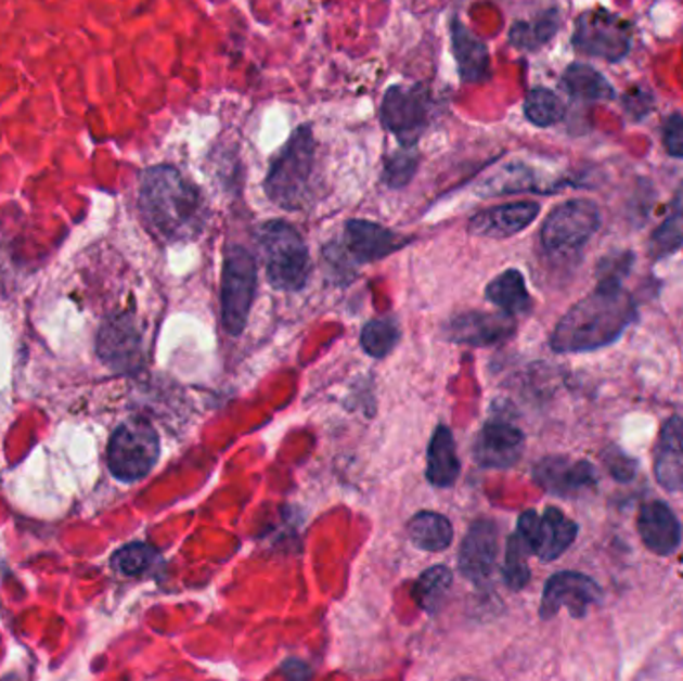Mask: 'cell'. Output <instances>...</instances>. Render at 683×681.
<instances>
[{
    "label": "cell",
    "mask_w": 683,
    "mask_h": 681,
    "mask_svg": "<svg viewBox=\"0 0 683 681\" xmlns=\"http://www.w3.org/2000/svg\"><path fill=\"white\" fill-rule=\"evenodd\" d=\"M635 318L637 308L620 280H600L597 288L557 322L550 344L559 354L592 352L620 340Z\"/></svg>",
    "instance_id": "6da1fadb"
},
{
    "label": "cell",
    "mask_w": 683,
    "mask_h": 681,
    "mask_svg": "<svg viewBox=\"0 0 683 681\" xmlns=\"http://www.w3.org/2000/svg\"><path fill=\"white\" fill-rule=\"evenodd\" d=\"M139 206L152 234L166 242L196 239L206 222L203 192L175 166H152L142 172Z\"/></svg>",
    "instance_id": "7a4b0ae2"
},
{
    "label": "cell",
    "mask_w": 683,
    "mask_h": 681,
    "mask_svg": "<svg viewBox=\"0 0 683 681\" xmlns=\"http://www.w3.org/2000/svg\"><path fill=\"white\" fill-rule=\"evenodd\" d=\"M317 163V144L312 128H298L279 152L265 180L268 198L284 210H302L314 192L312 177Z\"/></svg>",
    "instance_id": "3957f363"
},
{
    "label": "cell",
    "mask_w": 683,
    "mask_h": 681,
    "mask_svg": "<svg viewBox=\"0 0 683 681\" xmlns=\"http://www.w3.org/2000/svg\"><path fill=\"white\" fill-rule=\"evenodd\" d=\"M268 282L279 291H300L310 274V256L296 228L270 220L258 230Z\"/></svg>",
    "instance_id": "277c9868"
},
{
    "label": "cell",
    "mask_w": 683,
    "mask_h": 681,
    "mask_svg": "<svg viewBox=\"0 0 683 681\" xmlns=\"http://www.w3.org/2000/svg\"><path fill=\"white\" fill-rule=\"evenodd\" d=\"M160 455V440L146 420H128L114 429L108 444V467L114 478L137 481L151 472Z\"/></svg>",
    "instance_id": "5b68a950"
},
{
    "label": "cell",
    "mask_w": 683,
    "mask_h": 681,
    "mask_svg": "<svg viewBox=\"0 0 683 681\" xmlns=\"http://www.w3.org/2000/svg\"><path fill=\"white\" fill-rule=\"evenodd\" d=\"M431 113V94L426 85H396L386 90L379 118L404 149H414L420 134L428 127Z\"/></svg>",
    "instance_id": "8992f818"
},
{
    "label": "cell",
    "mask_w": 683,
    "mask_h": 681,
    "mask_svg": "<svg viewBox=\"0 0 683 681\" xmlns=\"http://www.w3.org/2000/svg\"><path fill=\"white\" fill-rule=\"evenodd\" d=\"M258 268L253 254L242 246L228 248L222 270V320L228 334L239 336L253 306Z\"/></svg>",
    "instance_id": "52a82bcc"
},
{
    "label": "cell",
    "mask_w": 683,
    "mask_h": 681,
    "mask_svg": "<svg viewBox=\"0 0 683 681\" xmlns=\"http://www.w3.org/2000/svg\"><path fill=\"white\" fill-rule=\"evenodd\" d=\"M571 42L582 54L618 63L630 52L632 30L620 16L604 9H594L578 18Z\"/></svg>",
    "instance_id": "ba28073f"
},
{
    "label": "cell",
    "mask_w": 683,
    "mask_h": 681,
    "mask_svg": "<svg viewBox=\"0 0 683 681\" xmlns=\"http://www.w3.org/2000/svg\"><path fill=\"white\" fill-rule=\"evenodd\" d=\"M600 228V210L592 201L576 198L557 206L545 218L542 244L550 253H571L582 248Z\"/></svg>",
    "instance_id": "9c48e42d"
},
{
    "label": "cell",
    "mask_w": 683,
    "mask_h": 681,
    "mask_svg": "<svg viewBox=\"0 0 683 681\" xmlns=\"http://www.w3.org/2000/svg\"><path fill=\"white\" fill-rule=\"evenodd\" d=\"M518 534L528 543L531 554L544 562H554L574 543L578 526L557 507H547L542 516L528 510L519 516Z\"/></svg>",
    "instance_id": "30bf717a"
},
{
    "label": "cell",
    "mask_w": 683,
    "mask_h": 681,
    "mask_svg": "<svg viewBox=\"0 0 683 681\" xmlns=\"http://www.w3.org/2000/svg\"><path fill=\"white\" fill-rule=\"evenodd\" d=\"M602 602V590L590 576L578 571H559L545 581L544 595L540 604V616L554 618L566 607L571 618H585L588 609Z\"/></svg>",
    "instance_id": "8fae6325"
},
{
    "label": "cell",
    "mask_w": 683,
    "mask_h": 681,
    "mask_svg": "<svg viewBox=\"0 0 683 681\" xmlns=\"http://www.w3.org/2000/svg\"><path fill=\"white\" fill-rule=\"evenodd\" d=\"M533 478L545 492L559 498H578L595 490L597 472L585 460H569L564 455H547L533 467Z\"/></svg>",
    "instance_id": "7c38bea8"
},
{
    "label": "cell",
    "mask_w": 683,
    "mask_h": 681,
    "mask_svg": "<svg viewBox=\"0 0 683 681\" xmlns=\"http://www.w3.org/2000/svg\"><path fill=\"white\" fill-rule=\"evenodd\" d=\"M516 330V322L506 312H466L455 316L443 329L446 338L468 346H493L506 342Z\"/></svg>",
    "instance_id": "4fadbf2b"
},
{
    "label": "cell",
    "mask_w": 683,
    "mask_h": 681,
    "mask_svg": "<svg viewBox=\"0 0 683 681\" xmlns=\"http://www.w3.org/2000/svg\"><path fill=\"white\" fill-rule=\"evenodd\" d=\"M498 560V528L490 519H478L469 526L460 548L458 566L464 578L481 586L490 580Z\"/></svg>",
    "instance_id": "5bb4252c"
},
{
    "label": "cell",
    "mask_w": 683,
    "mask_h": 681,
    "mask_svg": "<svg viewBox=\"0 0 683 681\" xmlns=\"http://www.w3.org/2000/svg\"><path fill=\"white\" fill-rule=\"evenodd\" d=\"M524 442L521 429L506 420H490L476 438L474 455L480 466L504 470L514 466L521 458Z\"/></svg>",
    "instance_id": "9a60e30c"
},
{
    "label": "cell",
    "mask_w": 683,
    "mask_h": 681,
    "mask_svg": "<svg viewBox=\"0 0 683 681\" xmlns=\"http://www.w3.org/2000/svg\"><path fill=\"white\" fill-rule=\"evenodd\" d=\"M404 244L405 239L398 236L388 228L368 220H350L344 228L342 248L344 254L350 256L358 265H366L396 253Z\"/></svg>",
    "instance_id": "2e32d148"
},
{
    "label": "cell",
    "mask_w": 683,
    "mask_h": 681,
    "mask_svg": "<svg viewBox=\"0 0 683 681\" xmlns=\"http://www.w3.org/2000/svg\"><path fill=\"white\" fill-rule=\"evenodd\" d=\"M642 542L654 554L670 555L682 543V524L666 502H647L637 514Z\"/></svg>",
    "instance_id": "e0dca14e"
},
{
    "label": "cell",
    "mask_w": 683,
    "mask_h": 681,
    "mask_svg": "<svg viewBox=\"0 0 683 681\" xmlns=\"http://www.w3.org/2000/svg\"><path fill=\"white\" fill-rule=\"evenodd\" d=\"M540 215V204L524 203L502 204L488 208L469 220V232L486 239H507L530 227Z\"/></svg>",
    "instance_id": "ac0fdd59"
},
{
    "label": "cell",
    "mask_w": 683,
    "mask_h": 681,
    "mask_svg": "<svg viewBox=\"0 0 683 681\" xmlns=\"http://www.w3.org/2000/svg\"><path fill=\"white\" fill-rule=\"evenodd\" d=\"M654 474L661 488L683 492V417H671L659 432Z\"/></svg>",
    "instance_id": "d6986e66"
},
{
    "label": "cell",
    "mask_w": 683,
    "mask_h": 681,
    "mask_svg": "<svg viewBox=\"0 0 683 681\" xmlns=\"http://www.w3.org/2000/svg\"><path fill=\"white\" fill-rule=\"evenodd\" d=\"M455 63L464 82H484L490 78V52L460 21L452 23Z\"/></svg>",
    "instance_id": "ffe728a7"
},
{
    "label": "cell",
    "mask_w": 683,
    "mask_h": 681,
    "mask_svg": "<svg viewBox=\"0 0 683 681\" xmlns=\"http://www.w3.org/2000/svg\"><path fill=\"white\" fill-rule=\"evenodd\" d=\"M426 476L438 488L454 486L455 479L460 476V460L455 454L454 436L446 426H440L431 436Z\"/></svg>",
    "instance_id": "44dd1931"
},
{
    "label": "cell",
    "mask_w": 683,
    "mask_h": 681,
    "mask_svg": "<svg viewBox=\"0 0 683 681\" xmlns=\"http://www.w3.org/2000/svg\"><path fill=\"white\" fill-rule=\"evenodd\" d=\"M486 296L506 314H524L530 310L531 300L526 280L518 270H506L493 278L486 288Z\"/></svg>",
    "instance_id": "7402d4cb"
},
{
    "label": "cell",
    "mask_w": 683,
    "mask_h": 681,
    "mask_svg": "<svg viewBox=\"0 0 683 681\" xmlns=\"http://www.w3.org/2000/svg\"><path fill=\"white\" fill-rule=\"evenodd\" d=\"M410 540L424 552H442L454 538L448 517L434 512H420L408 524Z\"/></svg>",
    "instance_id": "603a6c76"
},
{
    "label": "cell",
    "mask_w": 683,
    "mask_h": 681,
    "mask_svg": "<svg viewBox=\"0 0 683 681\" xmlns=\"http://www.w3.org/2000/svg\"><path fill=\"white\" fill-rule=\"evenodd\" d=\"M562 85L580 101H611L616 97V90L606 78L588 64H569L562 76Z\"/></svg>",
    "instance_id": "cb8c5ba5"
},
{
    "label": "cell",
    "mask_w": 683,
    "mask_h": 681,
    "mask_svg": "<svg viewBox=\"0 0 683 681\" xmlns=\"http://www.w3.org/2000/svg\"><path fill=\"white\" fill-rule=\"evenodd\" d=\"M683 246V184L670 204V215L649 239V256L661 260Z\"/></svg>",
    "instance_id": "d4e9b609"
},
{
    "label": "cell",
    "mask_w": 683,
    "mask_h": 681,
    "mask_svg": "<svg viewBox=\"0 0 683 681\" xmlns=\"http://www.w3.org/2000/svg\"><path fill=\"white\" fill-rule=\"evenodd\" d=\"M139 334L127 318L111 322L101 336V352L118 364L132 362L139 354Z\"/></svg>",
    "instance_id": "484cf974"
},
{
    "label": "cell",
    "mask_w": 683,
    "mask_h": 681,
    "mask_svg": "<svg viewBox=\"0 0 683 681\" xmlns=\"http://www.w3.org/2000/svg\"><path fill=\"white\" fill-rule=\"evenodd\" d=\"M557 26H559V14L557 11H547L533 21H521L512 26L510 42L518 49L536 51L554 38Z\"/></svg>",
    "instance_id": "4316f807"
},
{
    "label": "cell",
    "mask_w": 683,
    "mask_h": 681,
    "mask_svg": "<svg viewBox=\"0 0 683 681\" xmlns=\"http://www.w3.org/2000/svg\"><path fill=\"white\" fill-rule=\"evenodd\" d=\"M452 586V571L446 566H434L426 569L414 588V598L417 606L434 614L438 607L442 606L446 595Z\"/></svg>",
    "instance_id": "83f0119b"
},
{
    "label": "cell",
    "mask_w": 683,
    "mask_h": 681,
    "mask_svg": "<svg viewBox=\"0 0 683 681\" xmlns=\"http://www.w3.org/2000/svg\"><path fill=\"white\" fill-rule=\"evenodd\" d=\"M524 113L536 127H554L564 118V104L552 90L533 89L526 97Z\"/></svg>",
    "instance_id": "f1b7e54d"
},
{
    "label": "cell",
    "mask_w": 683,
    "mask_h": 681,
    "mask_svg": "<svg viewBox=\"0 0 683 681\" xmlns=\"http://www.w3.org/2000/svg\"><path fill=\"white\" fill-rule=\"evenodd\" d=\"M398 338H400L398 326L394 320H388V318L368 322L360 334L362 348L374 358H386L388 354L392 352Z\"/></svg>",
    "instance_id": "f546056e"
},
{
    "label": "cell",
    "mask_w": 683,
    "mask_h": 681,
    "mask_svg": "<svg viewBox=\"0 0 683 681\" xmlns=\"http://www.w3.org/2000/svg\"><path fill=\"white\" fill-rule=\"evenodd\" d=\"M528 543L518 531L510 536L506 548V562H504V580L512 590H521L530 581V568H528Z\"/></svg>",
    "instance_id": "4dcf8cb0"
},
{
    "label": "cell",
    "mask_w": 683,
    "mask_h": 681,
    "mask_svg": "<svg viewBox=\"0 0 683 681\" xmlns=\"http://www.w3.org/2000/svg\"><path fill=\"white\" fill-rule=\"evenodd\" d=\"M154 557H156V552L149 543L134 542L120 548L113 555L111 564L123 576H140L142 571L151 568Z\"/></svg>",
    "instance_id": "1f68e13d"
},
{
    "label": "cell",
    "mask_w": 683,
    "mask_h": 681,
    "mask_svg": "<svg viewBox=\"0 0 683 681\" xmlns=\"http://www.w3.org/2000/svg\"><path fill=\"white\" fill-rule=\"evenodd\" d=\"M412 151L414 149L402 146V151L390 156V160L386 163V168H384V180L388 187L402 189L412 180L417 168V156Z\"/></svg>",
    "instance_id": "d6a6232c"
},
{
    "label": "cell",
    "mask_w": 683,
    "mask_h": 681,
    "mask_svg": "<svg viewBox=\"0 0 683 681\" xmlns=\"http://www.w3.org/2000/svg\"><path fill=\"white\" fill-rule=\"evenodd\" d=\"M663 146L673 158H683V116H670L663 125Z\"/></svg>",
    "instance_id": "836d02e7"
},
{
    "label": "cell",
    "mask_w": 683,
    "mask_h": 681,
    "mask_svg": "<svg viewBox=\"0 0 683 681\" xmlns=\"http://www.w3.org/2000/svg\"><path fill=\"white\" fill-rule=\"evenodd\" d=\"M604 462L607 464V470L611 472V476L621 481H628L633 478V470H635V462L628 455L616 452L614 455H607L604 458Z\"/></svg>",
    "instance_id": "e575fe53"
}]
</instances>
